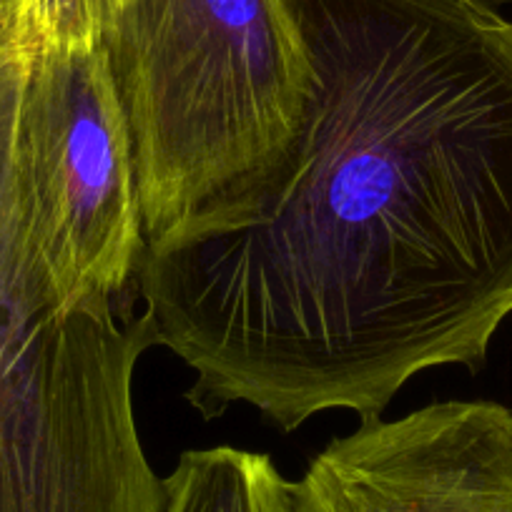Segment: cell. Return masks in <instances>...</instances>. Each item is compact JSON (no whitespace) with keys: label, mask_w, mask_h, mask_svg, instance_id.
Here are the masks:
<instances>
[{"label":"cell","mask_w":512,"mask_h":512,"mask_svg":"<svg viewBox=\"0 0 512 512\" xmlns=\"http://www.w3.org/2000/svg\"><path fill=\"white\" fill-rule=\"evenodd\" d=\"M312 68L277 159L149 241L134 292L206 420L382 417L512 317V21L475 0H287Z\"/></svg>","instance_id":"1"},{"label":"cell","mask_w":512,"mask_h":512,"mask_svg":"<svg viewBox=\"0 0 512 512\" xmlns=\"http://www.w3.org/2000/svg\"><path fill=\"white\" fill-rule=\"evenodd\" d=\"M26 66L0 71V512H164L134 412L156 332L118 299L68 304L53 284L18 169Z\"/></svg>","instance_id":"2"},{"label":"cell","mask_w":512,"mask_h":512,"mask_svg":"<svg viewBox=\"0 0 512 512\" xmlns=\"http://www.w3.org/2000/svg\"><path fill=\"white\" fill-rule=\"evenodd\" d=\"M101 48L149 241L277 159L312 88L287 0H121Z\"/></svg>","instance_id":"3"},{"label":"cell","mask_w":512,"mask_h":512,"mask_svg":"<svg viewBox=\"0 0 512 512\" xmlns=\"http://www.w3.org/2000/svg\"><path fill=\"white\" fill-rule=\"evenodd\" d=\"M18 169L33 239L61 297H126L149 239L131 128L101 46L43 48L28 63Z\"/></svg>","instance_id":"4"},{"label":"cell","mask_w":512,"mask_h":512,"mask_svg":"<svg viewBox=\"0 0 512 512\" xmlns=\"http://www.w3.org/2000/svg\"><path fill=\"white\" fill-rule=\"evenodd\" d=\"M299 492L304 512H512V412L450 400L359 420L309 462Z\"/></svg>","instance_id":"5"},{"label":"cell","mask_w":512,"mask_h":512,"mask_svg":"<svg viewBox=\"0 0 512 512\" xmlns=\"http://www.w3.org/2000/svg\"><path fill=\"white\" fill-rule=\"evenodd\" d=\"M164 512H304L299 480L236 447L186 450L164 477Z\"/></svg>","instance_id":"6"},{"label":"cell","mask_w":512,"mask_h":512,"mask_svg":"<svg viewBox=\"0 0 512 512\" xmlns=\"http://www.w3.org/2000/svg\"><path fill=\"white\" fill-rule=\"evenodd\" d=\"M118 3L121 0H38L43 48L93 51L101 46Z\"/></svg>","instance_id":"7"},{"label":"cell","mask_w":512,"mask_h":512,"mask_svg":"<svg viewBox=\"0 0 512 512\" xmlns=\"http://www.w3.org/2000/svg\"><path fill=\"white\" fill-rule=\"evenodd\" d=\"M41 48L38 0H0V71L31 63Z\"/></svg>","instance_id":"8"},{"label":"cell","mask_w":512,"mask_h":512,"mask_svg":"<svg viewBox=\"0 0 512 512\" xmlns=\"http://www.w3.org/2000/svg\"><path fill=\"white\" fill-rule=\"evenodd\" d=\"M475 3H482V6L487 8H495V11L497 6H512V0H475Z\"/></svg>","instance_id":"9"}]
</instances>
